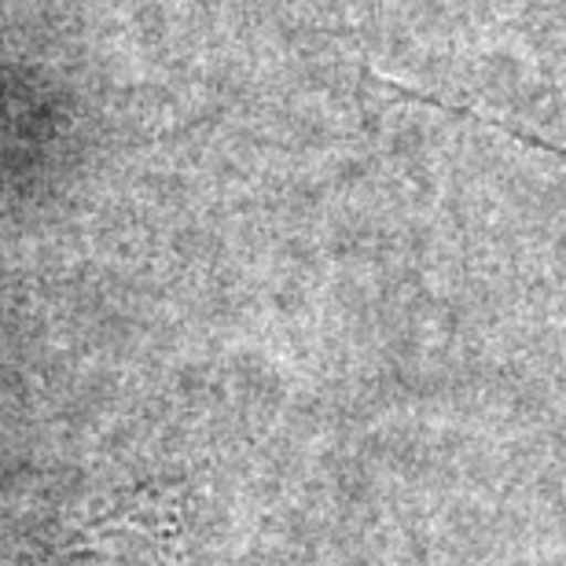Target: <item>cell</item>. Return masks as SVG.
Wrapping results in <instances>:
<instances>
[]
</instances>
